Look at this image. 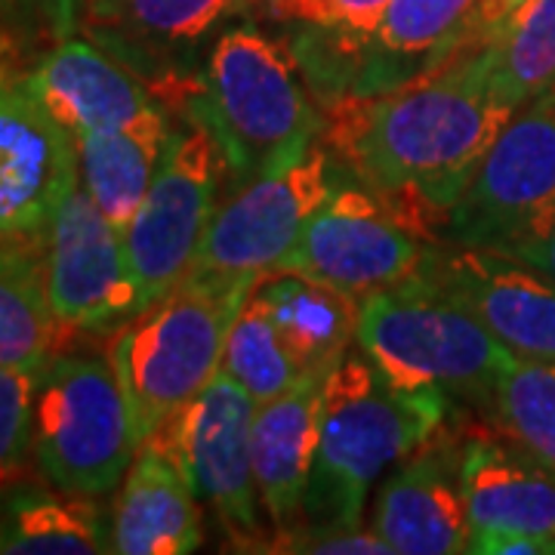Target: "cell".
<instances>
[{"mask_svg": "<svg viewBox=\"0 0 555 555\" xmlns=\"http://www.w3.org/2000/svg\"><path fill=\"white\" fill-rule=\"evenodd\" d=\"M90 0H0V38L13 43L25 60H38L62 38L78 35Z\"/></svg>", "mask_w": 555, "mask_h": 555, "instance_id": "31", "label": "cell"}, {"mask_svg": "<svg viewBox=\"0 0 555 555\" xmlns=\"http://www.w3.org/2000/svg\"><path fill=\"white\" fill-rule=\"evenodd\" d=\"M47 294L72 337H112L142 312L124 232L83 192L68 189L43 235Z\"/></svg>", "mask_w": 555, "mask_h": 555, "instance_id": "13", "label": "cell"}, {"mask_svg": "<svg viewBox=\"0 0 555 555\" xmlns=\"http://www.w3.org/2000/svg\"><path fill=\"white\" fill-rule=\"evenodd\" d=\"M463 496L473 534L555 540V466L488 426H463Z\"/></svg>", "mask_w": 555, "mask_h": 555, "instance_id": "19", "label": "cell"}, {"mask_svg": "<svg viewBox=\"0 0 555 555\" xmlns=\"http://www.w3.org/2000/svg\"><path fill=\"white\" fill-rule=\"evenodd\" d=\"M389 0H272L262 20L284 25L294 47L339 50L374 31Z\"/></svg>", "mask_w": 555, "mask_h": 555, "instance_id": "29", "label": "cell"}, {"mask_svg": "<svg viewBox=\"0 0 555 555\" xmlns=\"http://www.w3.org/2000/svg\"><path fill=\"white\" fill-rule=\"evenodd\" d=\"M241 3H244V16H257V20H262L272 0H241Z\"/></svg>", "mask_w": 555, "mask_h": 555, "instance_id": "35", "label": "cell"}, {"mask_svg": "<svg viewBox=\"0 0 555 555\" xmlns=\"http://www.w3.org/2000/svg\"><path fill=\"white\" fill-rule=\"evenodd\" d=\"M102 496L60 491L31 478L0 496V555L112 553V516Z\"/></svg>", "mask_w": 555, "mask_h": 555, "instance_id": "22", "label": "cell"}, {"mask_svg": "<svg viewBox=\"0 0 555 555\" xmlns=\"http://www.w3.org/2000/svg\"><path fill=\"white\" fill-rule=\"evenodd\" d=\"M423 275L518 361H555V281L500 250L436 241Z\"/></svg>", "mask_w": 555, "mask_h": 555, "instance_id": "16", "label": "cell"}, {"mask_svg": "<svg viewBox=\"0 0 555 555\" xmlns=\"http://www.w3.org/2000/svg\"><path fill=\"white\" fill-rule=\"evenodd\" d=\"M481 0H389L374 31L352 47H294L318 105L377 96L423 78L478 43Z\"/></svg>", "mask_w": 555, "mask_h": 555, "instance_id": "9", "label": "cell"}, {"mask_svg": "<svg viewBox=\"0 0 555 555\" xmlns=\"http://www.w3.org/2000/svg\"><path fill=\"white\" fill-rule=\"evenodd\" d=\"M488 43L494 56V93L509 115L555 87V0H528Z\"/></svg>", "mask_w": 555, "mask_h": 555, "instance_id": "26", "label": "cell"}, {"mask_svg": "<svg viewBox=\"0 0 555 555\" xmlns=\"http://www.w3.org/2000/svg\"><path fill=\"white\" fill-rule=\"evenodd\" d=\"M321 115L318 139L339 170L429 238L436 225H448L481 158L513 118L494 93L488 40L389 93L343 96Z\"/></svg>", "mask_w": 555, "mask_h": 555, "instance_id": "1", "label": "cell"}, {"mask_svg": "<svg viewBox=\"0 0 555 555\" xmlns=\"http://www.w3.org/2000/svg\"><path fill=\"white\" fill-rule=\"evenodd\" d=\"M257 401L222 371L185 411L155 433V441L182 466L192 491L204 500L232 550L266 553L272 528L254 473Z\"/></svg>", "mask_w": 555, "mask_h": 555, "instance_id": "8", "label": "cell"}, {"mask_svg": "<svg viewBox=\"0 0 555 555\" xmlns=\"http://www.w3.org/2000/svg\"><path fill=\"white\" fill-rule=\"evenodd\" d=\"M219 371L235 379L257 404L281 396L306 374L297 352L291 349V343L284 339L272 315L254 294L241 306L238 318L229 331Z\"/></svg>", "mask_w": 555, "mask_h": 555, "instance_id": "27", "label": "cell"}, {"mask_svg": "<svg viewBox=\"0 0 555 555\" xmlns=\"http://www.w3.org/2000/svg\"><path fill=\"white\" fill-rule=\"evenodd\" d=\"M179 120H195L214 137L229 182L238 189L306 155L321 137L324 115L291 40L247 20L210 40Z\"/></svg>", "mask_w": 555, "mask_h": 555, "instance_id": "2", "label": "cell"}, {"mask_svg": "<svg viewBox=\"0 0 555 555\" xmlns=\"http://www.w3.org/2000/svg\"><path fill=\"white\" fill-rule=\"evenodd\" d=\"M506 257L521 259L525 266H531L540 275H546L550 281H555V219L546 229H540L537 235L518 241L516 247H509Z\"/></svg>", "mask_w": 555, "mask_h": 555, "instance_id": "33", "label": "cell"}, {"mask_svg": "<svg viewBox=\"0 0 555 555\" xmlns=\"http://www.w3.org/2000/svg\"><path fill=\"white\" fill-rule=\"evenodd\" d=\"M436 238L356 179L339 182L318 207L275 272L327 284L358 302L423 272Z\"/></svg>", "mask_w": 555, "mask_h": 555, "instance_id": "11", "label": "cell"}, {"mask_svg": "<svg viewBox=\"0 0 555 555\" xmlns=\"http://www.w3.org/2000/svg\"><path fill=\"white\" fill-rule=\"evenodd\" d=\"M334 367H309L291 389L257 404L250 436L254 473L272 534L302 525L306 488L321 436L324 383Z\"/></svg>", "mask_w": 555, "mask_h": 555, "instance_id": "20", "label": "cell"}, {"mask_svg": "<svg viewBox=\"0 0 555 555\" xmlns=\"http://www.w3.org/2000/svg\"><path fill=\"white\" fill-rule=\"evenodd\" d=\"M28 62L0 38V244L47 235L78 182L75 137L28 87Z\"/></svg>", "mask_w": 555, "mask_h": 555, "instance_id": "14", "label": "cell"}, {"mask_svg": "<svg viewBox=\"0 0 555 555\" xmlns=\"http://www.w3.org/2000/svg\"><path fill=\"white\" fill-rule=\"evenodd\" d=\"M454 401L408 392L364 356H346L327 374L321 436L299 528H356L371 488L423 441L451 423Z\"/></svg>", "mask_w": 555, "mask_h": 555, "instance_id": "3", "label": "cell"}, {"mask_svg": "<svg viewBox=\"0 0 555 555\" xmlns=\"http://www.w3.org/2000/svg\"><path fill=\"white\" fill-rule=\"evenodd\" d=\"M266 553H309V555H389L377 528H294L272 534Z\"/></svg>", "mask_w": 555, "mask_h": 555, "instance_id": "32", "label": "cell"}, {"mask_svg": "<svg viewBox=\"0 0 555 555\" xmlns=\"http://www.w3.org/2000/svg\"><path fill=\"white\" fill-rule=\"evenodd\" d=\"M222 179L225 160L214 137L195 120L173 124L155 182L124 229L142 312L189 275L217 214Z\"/></svg>", "mask_w": 555, "mask_h": 555, "instance_id": "10", "label": "cell"}, {"mask_svg": "<svg viewBox=\"0 0 555 555\" xmlns=\"http://www.w3.org/2000/svg\"><path fill=\"white\" fill-rule=\"evenodd\" d=\"M356 346L398 389L441 392L481 416L516 361L423 272L361 299Z\"/></svg>", "mask_w": 555, "mask_h": 555, "instance_id": "5", "label": "cell"}, {"mask_svg": "<svg viewBox=\"0 0 555 555\" xmlns=\"http://www.w3.org/2000/svg\"><path fill=\"white\" fill-rule=\"evenodd\" d=\"M278 331L291 343L302 367H334L356 343L361 302L294 272H272L254 287Z\"/></svg>", "mask_w": 555, "mask_h": 555, "instance_id": "25", "label": "cell"}, {"mask_svg": "<svg viewBox=\"0 0 555 555\" xmlns=\"http://www.w3.org/2000/svg\"><path fill=\"white\" fill-rule=\"evenodd\" d=\"M25 78L40 105L75 139L164 112L145 80L80 31L43 50Z\"/></svg>", "mask_w": 555, "mask_h": 555, "instance_id": "18", "label": "cell"}, {"mask_svg": "<svg viewBox=\"0 0 555 555\" xmlns=\"http://www.w3.org/2000/svg\"><path fill=\"white\" fill-rule=\"evenodd\" d=\"M374 528L398 555L469 553L463 496V426H441L383 478Z\"/></svg>", "mask_w": 555, "mask_h": 555, "instance_id": "17", "label": "cell"}, {"mask_svg": "<svg viewBox=\"0 0 555 555\" xmlns=\"http://www.w3.org/2000/svg\"><path fill=\"white\" fill-rule=\"evenodd\" d=\"M525 3H528V0H481V3H478V16H476V38L478 40L491 38L496 28L509 20L516 10H521Z\"/></svg>", "mask_w": 555, "mask_h": 555, "instance_id": "34", "label": "cell"}, {"mask_svg": "<svg viewBox=\"0 0 555 555\" xmlns=\"http://www.w3.org/2000/svg\"><path fill=\"white\" fill-rule=\"evenodd\" d=\"M201 543L198 494L160 441H142L112 506V553L185 555Z\"/></svg>", "mask_w": 555, "mask_h": 555, "instance_id": "21", "label": "cell"}, {"mask_svg": "<svg viewBox=\"0 0 555 555\" xmlns=\"http://www.w3.org/2000/svg\"><path fill=\"white\" fill-rule=\"evenodd\" d=\"M72 339L47 294L43 235L0 244V367L43 371Z\"/></svg>", "mask_w": 555, "mask_h": 555, "instance_id": "24", "label": "cell"}, {"mask_svg": "<svg viewBox=\"0 0 555 555\" xmlns=\"http://www.w3.org/2000/svg\"><path fill=\"white\" fill-rule=\"evenodd\" d=\"M40 371L0 367V496L40 478L35 469V398Z\"/></svg>", "mask_w": 555, "mask_h": 555, "instance_id": "30", "label": "cell"}, {"mask_svg": "<svg viewBox=\"0 0 555 555\" xmlns=\"http://www.w3.org/2000/svg\"><path fill=\"white\" fill-rule=\"evenodd\" d=\"M139 451L133 416L112 356L62 349L40 371L35 469L72 494L118 491Z\"/></svg>", "mask_w": 555, "mask_h": 555, "instance_id": "6", "label": "cell"}, {"mask_svg": "<svg viewBox=\"0 0 555 555\" xmlns=\"http://www.w3.org/2000/svg\"><path fill=\"white\" fill-rule=\"evenodd\" d=\"M257 284L254 278L189 272L167 297L112 334L108 356L139 444L217 379L229 331Z\"/></svg>", "mask_w": 555, "mask_h": 555, "instance_id": "4", "label": "cell"}, {"mask_svg": "<svg viewBox=\"0 0 555 555\" xmlns=\"http://www.w3.org/2000/svg\"><path fill=\"white\" fill-rule=\"evenodd\" d=\"M170 130L173 118L164 108L158 115L118 130L83 133L75 139L80 185L120 232L137 217L139 204L155 182Z\"/></svg>", "mask_w": 555, "mask_h": 555, "instance_id": "23", "label": "cell"}, {"mask_svg": "<svg viewBox=\"0 0 555 555\" xmlns=\"http://www.w3.org/2000/svg\"><path fill=\"white\" fill-rule=\"evenodd\" d=\"M553 219L555 87H550L503 124L454 204L441 241L506 254Z\"/></svg>", "mask_w": 555, "mask_h": 555, "instance_id": "7", "label": "cell"}, {"mask_svg": "<svg viewBox=\"0 0 555 555\" xmlns=\"http://www.w3.org/2000/svg\"><path fill=\"white\" fill-rule=\"evenodd\" d=\"M343 177L346 173L318 139L297 160L238 185V192L217 207L189 272L254 281L272 275Z\"/></svg>", "mask_w": 555, "mask_h": 555, "instance_id": "12", "label": "cell"}, {"mask_svg": "<svg viewBox=\"0 0 555 555\" xmlns=\"http://www.w3.org/2000/svg\"><path fill=\"white\" fill-rule=\"evenodd\" d=\"M235 16H244L241 0H90L80 35L118 56L179 115L198 83L201 47Z\"/></svg>", "mask_w": 555, "mask_h": 555, "instance_id": "15", "label": "cell"}, {"mask_svg": "<svg viewBox=\"0 0 555 555\" xmlns=\"http://www.w3.org/2000/svg\"><path fill=\"white\" fill-rule=\"evenodd\" d=\"M481 420L555 466V361L516 358Z\"/></svg>", "mask_w": 555, "mask_h": 555, "instance_id": "28", "label": "cell"}]
</instances>
